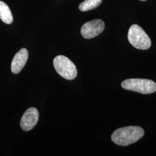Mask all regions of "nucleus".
Returning a JSON list of instances; mask_svg holds the SVG:
<instances>
[{
  "instance_id": "6",
  "label": "nucleus",
  "mask_w": 156,
  "mask_h": 156,
  "mask_svg": "<svg viewBox=\"0 0 156 156\" xmlns=\"http://www.w3.org/2000/svg\"><path fill=\"white\" fill-rule=\"evenodd\" d=\"M38 120L39 112L37 109L31 107L23 114L20 120V127L24 131H30L37 125Z\"/></svg>"
},
{
  "instance_id": "10",
  "label": "nucleus",
  "mask_w": 156,
  "mask_h": 156,
  "mask_svg": "<svg viewBox=\"0 0 156 156\" xmlns=\"http://www.w3.org/2000/svg\"><path fill=\"white\" fill-rule=\"evenodd\" d=\"M141 1H145V0H141Z\"/></svg>"
},
{
  "instance_id": "4",
  "label": "nucleus",
  "mask_w": 156,
  "mask_h": 156,
  "mask_svg": "<svg viewBox=\"0 0 156 156\" xmlns=\"http://www.w3.org/2000/svg\"><path fill=\"white\" fill-rule=\"evenodd\" d=\"M53 66L56 72L66 79L73 80L77 76L78 72L75 65L66 56H56L53 60Z\"/></svg>"
},
{
  "instance_id": "8",
  "label": "nucleus",
  "mask_w": 156,
  "mask_h": 156,
  "mask_svg": "<svg viewBox=\"0 0 156 156\" xmlns=\"http://www.w3.org/2000/svg\"><path fill=\"white\" fill-rule=\"evenodd\" d=\"M0 19L3 22L8 24L13 22V16L9 6L1 1H0Z\"/></svg>"
},
{
  "instance_id": "1",
  "label": "nucleus",
  "mask_w": 156,
  "mask_h": 156,
  "mask_svg": "<svg viewBox=\"0 0 156 156\" xmlns=\"http://www.w3.org/2000/svg\"><path fill=\"white\" fill-rule=\"evenodd\" d=\"M144 134V130L140 127L128 126L115 130L112 135L111 140L116 145L126 146L135 143Z\"/></svg>"
},
{
  "instance_id": "9",
  "label": "nucleus",
  "mask_w": 156,
  "mask_h": 156,
  "mask_svg": "<svg viewBox=\"0 0 156 156\" xmlns=\"http://www.w3.org/2000/svg\"><path fill=\"white\" fill-rule=\"evenodd\" d=\"M102 2V0H85L80 3L79 8L80 11H88L100 6Z\"/></svg>"
},
{
  "instance_id": "5",
  "label": "nucleus",
  "mask_w": 156,
  "mask_h": 156,
  "mask_svg": "<svg viewBox=\"0 0 156 156\" xmlns=\"http://www.w3.org/2000/svg\"><path fill=\"white\" fill-rule=\"evenodd\" d=\"M104 28V22L100 19H95L84 23L81 28L80 33L84 38L91 39L100 35Z\"/></svg>"
},
{
  "instance_id": "7",
  "label": "nucleus",
  "mask_w": 156,
  "mask_h": 156,
  "mask_svg": "<svg viewBox=\"0 0 156 156\" xmlns=\"http://www.w3.org/2000/svg\"><path fill=\"white\" fill-rule=\"evenodd\" d=\"M28 57V50L23 48L15 55L11 63V71L13 73H19L27 62Z\"/></svg>"
},
{
  "instance_id": "3",
  "label": "nucleus",
  "mask_w": 156,
  "mask_h": 156,
  "mask_svg": "<svg viewBox=\"0 0 156 156\" xmlns=\"http://www.w3.org/2000/svg\"><path fill=\"white\" fill-rule=\"evenodd\" d=\"M128 39L134 48L140 50H147L151 46V41L145 31L138 25L133 24L128 32Z\"/></svg>"
},
{
  "instance_id": "2",
  "label": "nucleus",
  "mask_w": 156,
  "mask_h": 156,
  "mask_svg": "<svg viewBox=\"0 0 156 156\" xmlns=\"http://www.w3.org/2000/svg\"><path fill=\"white\" fill-rule=\"evenodd\" d=\"M124 89L140 93L143 94H149L156 91V83L146 79H128L122 83Z\"/></svg>"
}]
</instances>
